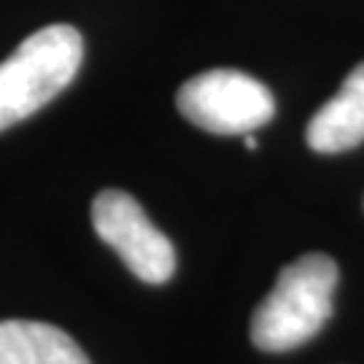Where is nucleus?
<instances>
[{
  "label": "nucleus",
  "instance_id": "obj_4",
  "mask_svg": "<svg viewBox=\"0 0 364 364\" xmlns=\"http://www.w3.org/2000/svg\"><path fill=\"white\" fill-rule=\"evenodd\" d=\"M92 227L100 240L146 284H165L176 273V251L168 235L146 216L141 203L122 189H105L92 200Z\"/></svg>",
  "mask_w": 364,
  "mask_h": 364
},
{
  "label": "nucleus",
  "instance_id": "obj_5",
  "mask_svg": "<svg viewBox=\"0 0 364 364\" xmlns=\"http://www.w3.org/2000/svg\"><path fill=\"white\" fill-rule=\"evenodd\" d=\"M308 146L318 154H340L364 144V63L308 122Z\"/></svg>",
  "mask_w": 364,
  "mask_h": 364
},
{
  "label": "nucleus",
  "instance_id": "obj_2",
  "mask_svg": "<svg viewBox=\"0 0 364 364\" xmlns=\"http://www.w3.org/2000/svg\"><path fill=\"white\" fill-rule=\"evenodd\" d=\"M84 60L81 33L49 25L27 36L0 63V132L33 117L76 78Z\"/></svg>",
  "mask_w": 364,
  "mask_h": 364
},
{
  "label": "nucleus",
  "instance_id": "obj_6",
  "mask_svg": "<svg viewBox=\"0 0 364 364\" xmlns=\"http://www.w3.org/2000/svg\"><path fill=\"white\" fill-rule=\"evenodd\" d=\"M0 364H90V359L60 326L9 318L0 321Z\"/></svg>",
  "mask_w": 364,
  "mask_h": 364
},
{
  "label": "nucleus",
  "instance_id": "obj_3",
  "mask_svg": "<svg viewBox=\"0 0 364 364\" xmlns=\"http://www.w3.org/2000/svg\"><path fill=\"white\" fill-rule=\"evenodd\" d=\"M176 105L183 119L213 135H248L275 114L273 92L230 68L192 76L176 95Z\"/></svg>",
  "mask_w": 364,
  "mask_h": 364
},
{
  "label": "nucleus",
  "instance_id": "obj_7",
  "mask_svg": "<svg viewBox=\"0 0 364 364\" xmlns=\"http://www.w3.org/2000/svg\"><path fill=\"white\" fill-rule=\"evenodd\" d=\"M243 144H246L248 151H257V149H259V144H257V138H254L251 132H248V135H246V141H243Z\"/></svg>",
  "mask_w": 364,
  "mask_h": 364
},
{
  "label": "nucleus",
  "instance_id": "obj_1",
  "mask_svg": "<svg viewBox=\"0 0 364 364\" xmlns=\"http://www.w3.org/2000/svg\"><path fill=\"white\" fill-rule=\"evenodd\" d=\"M338 264L326 254H305L287 264L273 291L251 318V340L259 351L284 353L313 340L332 316Z\"/></svg>",
  "mask_w": 364,
  "mask_h": 364
}]
</instances>
